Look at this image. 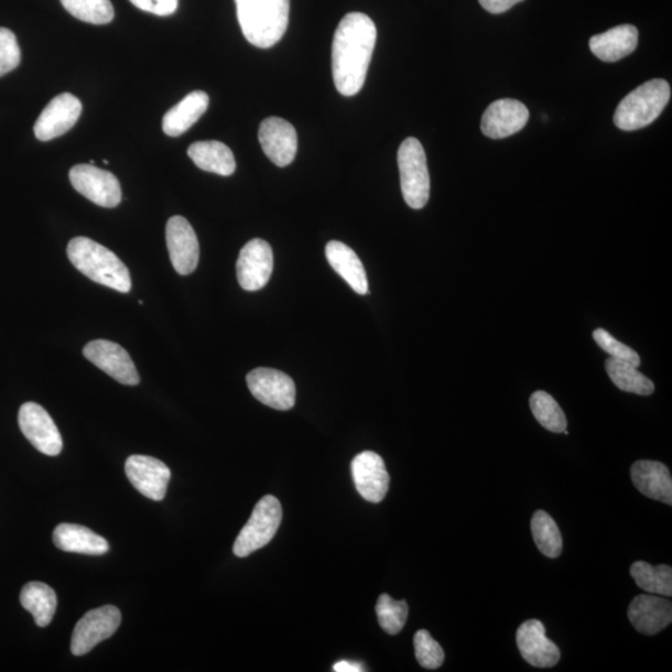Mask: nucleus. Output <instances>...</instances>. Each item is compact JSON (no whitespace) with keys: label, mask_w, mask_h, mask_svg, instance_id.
Returning a JSON list of instances; mask_svg holds the SVG:
<instances>
[{"label":"nucleus","mask_w":672,"mask_h":672,"mask_svg":"<svg viewBox=\"0 0 672 672\" xmlns=\"http://www.w3.org/2000/svg\"><path fill=\"white\" fill-rule=\"evenodd\" d=\"M380 627L390 636H397L405 627L409 607L405 600H393L390 595L381 594L377 604Z\"/></svg>","instance_id":"nucleus-33"},{"label":"nucleus","mask_w":672,"mask_h":672,"mask_svg":"<svg viewBox=\"0 0 672 672\" xmlns=\"http://www.w3.org/2000/svg\"><path fill=\"white\" fill-rule=\"evenodd\" d=\"M517 646L522 658L534 668H553L561 660L560 648L545 636L543 622L527 620L517 630Z\"/></svg>","instance_id":"nucleus-18"},{"label":"nucleus","mask_w":672,"mask_h":672,"mask_svg":"<svg viewBox=\"0 0 672 672\" xmlns=\"http://www.w3.org/2000/svg\"><path fill=\"white\" fill-rule=\"evenodd\" d=\"M121 613L112 605L90 610L76 624L72 638L75 657L88 654L101 641L109 639L119 629Z\"/></svg>","instance_id":"nucleus-7"},{"label":"nucleus","mask_w":672,"mask_h":672,"mask_svg":"<svg viewBox=\"0 0 672 672\" xmlns=\"http://www.w3.org/2000/svg\"><path fill=\"white\" fill-rule=\"evenodd\" d=\"M54 544L64 552L102 555L109 552V543L89 528L63 523L55 528Z\"/></svg>","instance_id":"nucleus-24"},{"label":"nucleus","mask_w":672,"mask_h":672,"mask_svg":"<svg viewBox=\"0 0 672 672\" xmlns=\"http://www.w3.org/2000/svg\"><path fill=\"white\" fill-rule=\"evenodd\" d=\"M605 370L614 386L621 391L638 393L642 397H649L655 391L654 382L629 362L609 358L605 361Z\"/></svg>","instance_id":"nucleus-28"},{"label":"nucleus","mask_w":672,"mask_h":672,"mask_svg":"<svg viewBox=\"0 0 672 672\" xmlns=\"http://www.w3.org/2000/svg\"><path fill=\"white\" fill-rule=\"evenodd\" d=\"M61 2L65 11L85 23L108 24L115 15L110 0H61Z\"/></svg>","instance_id":"nucleus-32"},{"label":"nucleus","mask_w":672,"mask_h":672,"mask_svg":"<svg viewBox=\"0 0 672 672\" xmlns=\"http://www.w3.org/2000/svg\"><path fill=\"white\" fill-rule=\"evenodd\" d=\"M364 670V666L358 664V662H350L347 660L339 661L338 664L334 665V671L336 672H360Z\"/></svg>","instance_id":"nucleus-39"},{"label":"nucleus","mask_w":672,"mask_h":672,"mask_svg":"<svg viewBox=\"0 0 672 672\" xmlns=\"http://www.w3.org/2000/svg\"><path fill=\"white\" fill-rule=\"evenodd\" d=\"M19 427L37 451L47 456H57L63 449V438L52 416L35 402H26L19 410Z\"/></svg>","instance_id":"nucleus-9"},{"label":"nucleus","mask_w":672,"mask_h":672,"mask_svg":"<svg viewBox=\"0 0 672 672\" xmlns=\"http://www.w3.org/2000/svg\"><path fill=\"white\" fill-rule=\"evenodd\" d=\"M23 608L32 614L36 626L45 628L52 622L56 611V594L41 582L28 583L21 593Z\"/></svg>","instance_id":"nucleus-27"},{"label":"nucleus","mask_w":672,"mask_h":672,"mask_svg":"<svg viewBox=\"0 0 672 672\" xmlns=\"http://www.w3.org/2000/svg\"><path fill=\"white\" fill-rule=\"evenodd\" d=\"M282 506L273 496H265L259 501L251 518L238 534L234 552L239 559L263 549L271 542L282 523Z\"/></svg>","instance_id":"nucleus-6"},{"label":"nucleus","mask_w":672,"mask_h":672,"mask_svg":"<svg viewBox=\"0 0 672 672\" xmlns=\"http://www.w3.org/2000/svg\"><path fill=\"white\" fill-rule=\"evenodd\" d=\"M530 405L535 420L544 429L561 434L568 426L560 403L549 392L535 391L531 397Z\"/></svg>","instance_id":"nucleus-31"},{"label":"nucleus","mask_w":672,"mask_h":672,"mask_svg":"<svg viewBox=\"0 0 672 672\" xmlns=\"http://www.w3.org/2000/svg\"><path fill=\"white\" fill-rule=\"evenodd\" d=\"M532 534L538 550L549 559H559L563 550V540L559 525L553 518L536 511L532 518Z\"/></svg>","instance_id":"nucleus-30"},{"label":"nucleus","mask_w":672,"mask_h":672,"mask_svg":"<svg viewBox=\"0 0 672 672\" xmlns=\"http://www.w3.org/2000/svg\"><path fill=\"white\" fill-rule=\"evenodd\" d=\"M67 257L73 265L95 283L120 293L131 291V275L121 259L107 247L90 238L76 237L67 246Z\"/></svg>","instance_id":"nucleus-3"},{"label":"nucleus","mask_w":672,"mask_h":672,"mask_svg":"<svg viewBox=\"0 0 672 672\" xmlns=\"http://www.w3.org/2000/svg\"><path fill=\"white\" fill-rule=\"evenodd\" d=\"M487 12L492 14H502L510 11L512 7L523 2V0H478Z\"/></svg>","instance_id":"nucleus-38"},{"label":"nucleus","mask_w":672,"mask_h":672,"mask_svg":"<svg viewBox=\"0 0 672 672\" xmlns=\"http://www.w3.org/2000/svg\"><path fill=\"white\" fill-rule=\"evenodd\" d=\"M530 119V111L521 101L497 100L489 105L481 121L483 132L489 139H506L520 132Z\"/></svg>","instance_id":"nucleus-19"},{"label":"nucleus","mask_w":672,"mask_h":672,"mask_svg":"<svg viewBox=\"0 0 672 672\" xmlns=\"http://www.w3.org/2000/svg\"><path fill=\"white\" fill-rule=\"evenodd\" d=\"M166 242L175 271L181 275L194 273L199 261V245L195 229L185 217L169 219Z\"/></svg>","instance_id":"nucleus-15"},{"label":"nucleus","mask_w":672,"mask_h":672,"mask_svg":"<svg viewBox=\"0 0 672 672\" xmlns=\"http://www.w3.org/2000/svg\"><path fill=\"white\" fill-rule=\"evenodd\" d=\"M259 142L274 165L285 167L294 161L297 134L291 122L281 118H268L259 127Z\"/></svg>","instance_id":"nucleus-17"},{"label":"nucleus","mask_w":672,"mask_h":672,"mask_svg":"<svg viewBox=\"0 0 672 672\" xmlns=\"http://www.w3.org/2000/svg\"><path fill=\"white\" fill-rule=\"evenodd\" d=\"M326 259L336 273L347 282L355 293L367 295L369 283L367 272L357 253L339 241H332L325 247Z\"/></svg>","instance_id":"nucleus-23"},{"label":"nucleus","mask_w":672,"mask_h":672,"mask_svg":"<svg viewBox=\"0 0 672 672\" xmlns=\"http://www.w3.org/2000/svg\"><path fill=\"white\" fill-rule=\"evenodd\" d=\"M593 339L597 343L605 353L610 355V358L629 362L633 367H640V357L636 350H632L628 345L620 343L605 329L598 328L593 333Z\"/></svg>","instance_id":"nucleus-35"},{"label":"nucleus","mask_w":672,"mask_h":672,"mask_svg":"<svg viewBox=\"0 0 672 672\" xmlns=\"http://www.w3.org/2000/svg\"><path fill=\"white\" fill-rule=\"evenodd\" d=\"M71 182L80 195L105 208L120 205L122 192L120 182L111 172L95 165H76L71 170Z\"/></svg>","instance_id":"nucleus-8"},{"label":"nucleus","mask_w":672,"mask_h":672,"mask_svg":"<svg viewBox=\"0 0 672 672\" xmlns=\"http://www.w3.org/2000/svg\"><path fill=\"white\" fill-rule=\"evenodd\" d=\"M628 617L633 628L646 636H655L672 621V604L655 595L641 594L633 598Z\"/></svg>","instance_id":"nucleus-20"},{"label":"nucleus","mask_w":672,"mask_h":672,"mask_svg":"<svg viewBox=\"0 0 672 672\" xmlns=\"http://www.w3.org/2000/svg\"><path fill=\"white\" fill-rule=\"evenodd\" d=\"M415 655L419 664L429 670H436L444 664L445 652L427 630H419L414 638Z\"/></svg>","instance_id":"nucleus-34"},{"label":"nucleus","mask_w":672,"mask_h":672,"mask_svg":"<svg viewBox=\"0 0 672 672\" xmlns=\"http://www.w3.org/2000/svg\"><path fill=\"white\" fill-rule=\"evenodd\" d=\"M83 105L78 98L69 93L55 96L34 124L35 138L41 141H51L62 137L78 122Z\"/></svg>","instance_id":"nucleus-13"},{"label":"nucleus","mask_w":672,"mask_h":672,"mask_svg":"<svg viewBox=\"0 0 672 672\" xmlns=\"http://www.w3.org/2000/svg\"><path fill=\"white\" fill-rule=\"evenodd\" d=\"M209 98L205 91H194L170 109L162 120V130L171 138L181 137L200 119L208 109Z\"/></svg>","instance_id":"nucleus-25"},{"label":"nucleus","mask_w":672,"mask_h":672,"mask_svg":"<svg viewBox=\"0 0 672 672\" xmlns=\"http://www.w3.org/2000/svg\"><path fill=\"white\" fill-rule=\"evenodd\" d=\"M378 31L367 14L349 13L336 28L333 41V79L344 96L360 93L376 50Z\"/></svg>","instance_id":"nucleus-1"},{"label":"nucleus","mask_w":672,"mask_h":672,"mask_svg":"<svg viewBox=\"0 0 672 672\" xmlns=\"http://www.w3.org/2000/svg\"><path fill=\"white\" fill-rule=\"evenodd\" d=\"M398 162L403 199L411 208H424L430 198V175L421 142L415 138L403 141Z\"/></svg>","instance_id":"nucleus-5"},{"label":"nucleus","mask_w":672,"mask_h":672,"mask_svg":"<svg viewBox=\"0 0 672 672\" xmlns=\"http://www.w3.org/2000/svg\"><path fill=\"white\" fill-rule=\"evenodd\" d=\"M84 357L123 386H138L140 376L127 350L109 340H94L84 347Z\"/></svg>","instance_id":"nucleus-12"},{"label":"nucleus","mask_w":672,"mask_h":672,"mask_svg":"<svg viewBox=\"0 0 672 672\" xmlns=\"http://www.w3.org/2000/svg\"><path fill=\"white\" fill-rule=\"evenodd\" d=\"M273 251L271 245L263 239H252L239 253L237 261V278L245 291L262 290L273 273Z\"/></svg>","instance_id":"nucleus-11"},{"label":"nucleus","mask_w":672,"mask_h":672,"mask_svg":"<svg viewBox=\"0 0 672 672\" xmlns=\"http://www.w3.org/2000/svg\"><path fill=\"white\" fill-rule=\"evenodd\" d=\"M670 98L671 88L665 80L654 79L642 84L618 105L614 122L624 131L647 128L664 111Z\"/></svg>","instance_id":"nucleus-4"},{"label":"nucleus","mask_w":672,"mask_h":672,"mask_svg":"<svg viewBox=\"0 0 672 672\" xmlns=\"http://www.w3.org/2000/svg\"><path fill=\"white\" fill-rule=\"evenodd\" d=\"M630 574L638 587L651 594L671 597L672 570L669 565L652 566L647 562H636L631 565Z\"/></svg>","instance_id":"nucleus-29"},{"label":"nucleus","mask_w":672,"mask_h":672,"mask_svg":"<svg viewBox=\"0 0 672 672\" xmlns=\"http://www.w3.org/2000/svg\"><path fill=\"white\" fill-rule=\"evenodd\" d=\"M246 40L261 50L280 43L290 23L291 0H235Z\"/></svg>","instance_id":"nucleus-2"},{"label":"nucleus","mask_w":672,"mask_h":672,"mask_svg":"<svg viewBox=\"0 0 672 672\" xmlns=\"http://www.w3.org/2000/svg\"><path fill=\"white\" fill-rule=\"evenodd\" d=\"M247 383L252 395L269 408L286 411L294 407V381L280 370L258 368L248 373Z\"/></svg>","instance_id":"nucleus-10"},{"label":"nucleus","mask_w":672,"mask_h":672,"mask_svg":"<svg viewBox=\"0 0 672 672\" xmlns=\"http://www.w3.org/2000/svg\"><path fill=\"white\" fill-rule=\"evenodd\" d=\"M631 479L640 494L672 505V478L664 464L650 459L638 460L631 467Z\"/></svg>","instance_id":"nucleus-21"},{"label":"nucleus","mask_w":672,"mask_h":672,"mask_svg":"<svg viewBox=\"0 0 672 672\" xmlns=\"http://www.w3.org/2000/svg\"><path fill=\"white\" fill-rule=\"evenodd\" d=\"M638 29L624 24L603 34L594 35L589 42L592 53L605 63H616L637 50Z\"/></svg>","instance_id":"nucleus-22"},{"label":"nucleus","mask_w":672,"mask_h":672,"mask_svg":"<svg viewBox=\"0 0 672 672\" xmlns=\"http://www.w3.org/2000/svg\"><path fill=\"white\" fill-rule=\"evenodd\" d=\"M130 2L143 12L159 17L174 14L178 8V0H130Z\"/></svg>","instance_id":"nucleus-37"},{"label":"nucleus","mask_w":672,"mask_h":672,"mask_svg":"<svg viewBox=\"0 0 672 672\" xmlns=\"http://www.w3.org/2000/svg\"><path fill=\"white\" fill-rule=\"evenodd\" d=\"M22 54L17 36L7 28H0V78L17 69Z\"/></svg>","instance_id":"nucleus-36"},{"label":"nucleus","mask_w":672,"mask_h":672,"mask_svg":"<svg viewBox=\"0 0 672 672\" xmlns=\"http://www.w3.org/2000/svg\"><path fill=\"white\" fill-rule=\"evenodd\" d=\"M131 485L153 501H162L167 492L170 468L158 458L142 455L130 456L124 464Z\"/></svg>","instance_id":"nucleus-14"},{"label":"nucleus","mask_w":672,"mask_h":672,"mask_svg":"<svg viewBox=\"0 0 672 672\" xmlns=\"http://www.w3.org/2000/svg\"><path fill=\"white\" fill-rule=\"evenodd\" d=\"M351 474L354 484L364 499L379 503L386 498L390 476L381 456L371 451H365L353 459Z\"/></svg>","instance_id":"nucleus-16"},{"label":"nucleus","mask_w":672,"mask_h":672,"mask_svg":"<svg viewBox=\"0 0 672 672\" xmlns=\"http://www.w3.org/2000/svg\"><path fill=\"white\" fill-rule=\"evenodd\" d=\"M188 156L195 165L219 176L234 175L236 160L232 150L219 141H199L188 148Z\"/></svg>","instance_id":"nucleus-26"}]
</instances>
